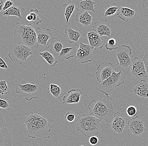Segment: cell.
Instances as JSON below:
<instances>
[{"label": "cell", "instance_id": "1", "mask_svg": "<svg viewBox=\"0 0 148 146\" xmlns=\"http://www.w3.org/2000/svg\"><path fill=\"white\" fill-rule=\"evenodd\" d=\"M49 121L44 115L39 114L33 112L27 114L23 121L24 126L26 127L28 136L32 138H49V134L52 128Z\"/></svg>", "mask_w": 148, "mask_h": 146}, {"label": "cell", "instance_id": "2", "mask_svg": "<svg viewBox=\"0 0 148 146\" xmlns=\"http://www.w3.org/2000/svg\"><path fill=\"white\" fill-rule=\"evenodd\" d=\"M13 41L25 45L36 51L39 44L37 41L36 29L31 24L27 25L16 23L14 29Z\"/></svg>", "mask_w": 148, "mask_h": 146}, {"label": "cell", "instance_id": "3", "mask_svg": "<svg viewBox=\"0 0 148 146\" xmlns=\"http://www.w3.org/2000/svg\"><path fill=\"white\" fill-rule=\"evenodd\" d=\"M112 100V98L109 97H105L97 101L92 100L88 105L89 113L99 119L101 122L104 121L110 123L114 113Z\"/></svg>", "mask_w": 148, "mask_h": 146}, {"label": "cell", "instance_id": "4", "mask_svg": "<svg viewBox=\"0 0 148 146\" xmlns=\"http://www.w3.org/2000/svg\"><path fill=\"white\" fill-rule=\"evenodd\" d=\"M74 122L75 131L80 132L86 137L96 136L99 134L100 121L89 113L79 115Z\"/></svg>", "mask_w": 148, "mask_h": 146}, {"label": "cell", "instance_id": "5", "mask_svg": "<svg viewBox=\"0 0 148 146\" xmlns=\"http://www.w3.org/2000/svg\"><path fill=\"white\" fill-rule=\"evenodd\" d=\"M8 57L13 62L17 61L19 64L26 62L31 55L36 54V51L29 47L12 41L9 44Z\"/></svg>", "mask_w": 148, "mask_h": 146}, {"label": "cell", "instance_id": "6", "mask_svg": "<svg viewBox=\"0 0 148 146\" xmlns=\"http://www.w3.org/2000/svg\"><path fill=\"white\" fill-rule=\"evenodd\" d=\"M125 77L122 71L113 73L110 77L101 84L99 86V91L105 97H109L113 90L125 83Z\"/></svg>", "mask_w": 148, "mask_h": 146}, {"label": "cell", "instance_id": "7", "mask_svg": "<svg viewBox=\"0 0 148 146\" xmlns=\"http://www.w3.org/2000/svg\"><path fill=\"white\" fill-rule=\"evenodd\" d=\"M16 93L19 94L21 98L28 101L38 98L42 93L41 88L38 85L27 84H18L15 86Z\"/></svg>", "mask_w": 148, "mask_h": 146}, {"label": "cell", "instance_id": "8", "mask_svg": "<svg viewBox=\"0 0 148 146\" xmlns=\"http://www.w3.org/2000/svg\"><path fill=\"white\" fill-rule=\"evenodd\" d=\"M116 72L114 65L111 62H101L97 67L95 73L97 81L101 84Z\"/></svg>", "mask_w": 148, "mask_h": 146}, {"label": "cell", "instance_id": "9", "mask_svg": "<svg viewBox=\"0 0 148 146\" xmlns=\"http://www.w3.org/2000/svg\"><path fill=\"white\" fill-rule=\"evenodd\" d=\"M132 52V49L127 45H121L118 47L115 56L118 59L120 66L123 68L130 66L132 61L130 57Z\"/></svg>", "mask_w": 148, "mask_h": 146}, {"label": "cell", "instance_id": "10", "mask_svg": "<svg viewBox=\"0 0 148 146\" xmlns=\"http://www.w3.org/2000/svg\"><path fill=\"white\" fill-rule=\"evenodd\" d=\"M130 74L137 79L147 77L146 67L143 60L138 57L132 59Z\"/></svg>", "mask_w": 148, "mask_h": 146}, {"label": "cell", "instance_id": "11", "mask_svg": "<svg viewBox=\"0 0 148 146\" xmlns=\"http://www.w3.org/2000/svg\"><path fill=\"white\" fill-rule=\"evenodd\" d=\"M76 57L82 64L90 62L93 60L92 49L89 44H84L80 42Z\"/></svg>", "mask_w": 148, "mask_h": 146}, {"label": "cell", "instance_id": "12", "mask_svg": "<svg viewBox=\"0 0 148 146\" xmlns=\"http://www.w3.org/2000/svg\"><path fill=\"white\" fill-rule=\"evenodd\" d=\"M127 126V132L137 136L142 134L145 131L144 121L138 115L128 121Z\"/></svg>", "mask_w": 148, "mask_h": 146}, {"label": "cell", "instance_id": "13", "mask_svg": "<svg viewBox=\"0 0 148 146\" xmlns=\"http://www.w3.org/2000/svg\"><path fill=\"white\" fill-rule=\"evenodd\" d=\"M113 115L111 124L112 130L118 134L123 133L127 126L128 120L119 112H115Z\"/></svg>", "mask_w": 148, "mask_h": 146}, {"label": "cell", "instance_id": "14", "mask_svg": "<svg viewBox=\"0 0 148 146\" xmlns=\"http://www.w3.org/2000/svg\"><path fill=\"white\" fill-rule=\"evenodd\" d=\"M112 27L107 19H100L95 22L92 30L98 33L101 37H111Z\"/></svg>", "mask_w": 148, "mask_h": 146}, {"label": "cell", "instance_id": "15", "mask_svg": "<svg viewBox=\"0 0 148 146\" xmlns=\"http://www.w3.org/2000/svg\"><path fill=\"white\" fill-rule=\"evenodd\" d=\"M83 94L80 89H72L69 90L66 95H63L62 103L63 104H75L79 102L80 97Z\"/></svg>", "mask_w": 148, "mask_h": 146}, {"label": "cell", "instance_id": "16", "mask_svg": "<svg viewBox=\"0 0 148 146\" xmlns=\"http://www.w3.org/2000/svg\"><path fill=\"white\" fill-rule=\"evenodd\" d=\"M87 38L89 44L92 49L98 50L103 47V40L98 33L90 29L87 33Z\"/></svg>", "mask_w": 148, "mask_h": 146}, {"label": "cell", "instance_id": "17", "mask_svg": "<svg viewBox=\"0 0 148 146\" xmlns=\"http://www.w3.org/2000/svg\"><path fill=\"white\" fill-rule=\"evenodd\" d=\"M24 11L25 9L23 7L14 4L8 10L2 11L0 12V18L1 19L5 20L11 16H17L23 20V14Z\"/></svg>", "mask_w": 148, "mask_h": 146}, {"label": "cell", "instance_id": "18", "mask_svg": "<svg viewBox=\"0 0 148 146\" xmlns=\"http://www.w3.org/2000/svg\"><path fill=\"white\" fill-rule=\"evenodd\" d=\"M75 4V9L79 12H95L94 5L96 2L91 0H76L74 1Z\"/></svg>", "mask_w": 148, "mask_h": 146}, {"label": "cell", "instance_id": "19", "mask_svg": "<svg viewBox=\"0 0 148 146\" xmlns=\"http://www.w3.org/2000/svg\"><path fill=\"white\" fill-rule=\"evenodd\" d=\"M36 33L37 41L38 43L43 46L49 45L48 41L51 36V30L49 28L42 29L39 27L35 28Z\"/></svg>", "mask_w": 148, "mask_h": 146}, {"label": "cell", "instance_id": "20", "mask_svg": "<svg viewBox=\"0 0 148 146\" xmlns=\"http://www.w3.org/2000/svg\"><path fill=\"white\" fill-rule=\"evenodd\" d=\"M133 92L142 99H148V81L141 80L133 88Z\"/></svg>", "mask_w": 148, "mask_h": 146}, {"label": "cell", "instance_id": "21", "mask_svg": "<svg viewBox=\"0 0 148 146\" xmlns=\"http://www.w3.org/2000/svg\"><path fill=\"white\" fill-rule=\"evenodd\" d=\"M116 15L119 19L127 23L136 16L137 13L135 10L130 8L121 6Z\"/></svg>", "mask_w": 148, "mask_h": 146}, {"label": "cell", "instance_id": "22", "mask_svg": "<svg viewBox=\"0 0 148 146\" xmlns=\"http://www.w3.org/2000/svg\"><path fill=\"white\" fill-rule=\"evenodd\" d=\"M48 49L51 53L55 57H58L61 51L64 48L63 44L60 42L58 38L55 37L52 38L51 42L48 45Z\"/></svg>", "mask_w": 148, "mask_h": 146}, {"label": "cell", "instance_id": "23", "mask_svg": "<svg viewBox=\"0 0 148 146\" xmlns=\"http://www.w3.org/2000/svg\"><path fill=\"white\" fill-rule=\"evenodd\" d=\"M0 146H12V135L6 127L0 129Z\"/></svg>", "mask_w": 148, "mask_h": 146}, {"label": "cell", "instance_id": "24", "mask_svg": "<svg viewBox=\"0 0 148 146\" xmlns=\"http://www.w3.org/2000/svg\"><path fill=\"white\" fill-rule=\"evenodd\" d=\"M64 32L67 36L68 42L70 43L78 41L82 35V32L79 29H73L67 27L65 29Z\"/></svg>", "mask_w": 148, "mask_h": 146}, {"label": "cell", "instance_id": "25", "mask_svg": "<svg viewBox=\"0 0 148 146\" xmlns=\"http://www.w3.org/2000/svg\"><path fill=\"white\" fill-rule=\"evenodd\" d=\"M75 19L77 22L86 27L89 26L92 23V16L88 12L78 13L75 15Z\"/></svg>", "mask_w": 148, "mask_h": 146}, {"label": "cell", "instance_id": "26", "mask_svg": "<svg viewBox=\"0 0 148 146\" xmlns=\"http://www.w3.org/2000/svg\"><path fill=\"white\" fill-rule=\"evenodd\" d=\"M64 14L65 16L66 23H68L69 19L70 17L73 14L75 9V1H65L64 4H63Z\"/></svg>", "mask_w": 148, "mask_h": 146}, {"label": "cell", "instance_id": "27", "mask_svg": "<svg viewBox=\"0 0 148 146\" xmlns=\"http://www.w3.org/2000/svg\"><path fill=\"white\" fill-rule=\"evenodd\" d=\"M38 10L37 9H31L28 12L26 19L28 22H32L35 25H38L42 23L41 19L38 15Z\"/></svg>", "mask_w": 148, "mask_h": 146}, {"label": "cell", "instance_id": "28", "mask_svg": "<svg viewBox=\"0 0 148 146\" xmlns=\"http://www.w3.org/2000/svg\"><path fill=\"white\" fill-rule=\"evenodd\" d=\"M121 7L120 4L116 3L106 5L103 10V16L105 17H108L117 14Z\"/></svg>", "mask_w": 148, "mask_h": 146}, {"label": "cell", "instance_id": "29", "mask_svg": "<svg viewBox=\"0 0 148 146\" xmlns=\"http://www.w3.org/2000/svg\"><path fill=\"white\" fill-rule=\"evenodd\" d=\"M39 54L41 56L40 58L44 59L51 67H53L57 63V61L55 57L51 53L46 50H42V52L40 53Z\"/></svg>", "mask_w": 148, "mask_h": 146}, {"label": "cell", "instance_id": "30", "mask_svg": "<svg viewBox=\"0 0 148 146\" xmlns=\"http://www.w3.org/2000/svg\"><path fill=\"white\" fill-rule=\"evenodd\" d=\"M51 94L56 98H59L62 92V87L60 85L51 84L49 88Z\"/></svg>", "mask_w": 148, "mask_h": 146}, {"label": "cell", "instance_id": "31", "mask_svg": "<svg viewBox=\"0 0 148 146\" xmlns=\"http://www.w3.org/2000/svg\"><path fill=\"white\" fill-rule=\"evenodd\" d=\"M11 86L7 84L6 80L0 81V98L10 93Z\"/></svg>", "mask_w": 148, "mask_h": 146}, {"label": "cell", "instance_id": "32", "mask_svg": "<svg viewBox=\"0 0 148 146\" xmlns=\"http://www.w3.org/2000/svg\"><path fill=\"white\" fill-rule=\"evenodd\" d=\"M105 48L107 50L110 51L117 50L118 45L116 42V40L113 38H111L108 40V42L105 44Z\"/></svg>", "mask_w": 148, "mask_h": 146}, {"label": "cell", "instance_id": "33", "mask_svg": "<svg viewBox=\"0 0 148 146\" xmlns=\"http://www.w3.org/2000/svg\"><path fill=\"white\" fill-rule=\"evenodd\" d=\"M141 46L145 52H148V29L144 32L140 38Z\"/></svg>", "mask_w": 148, "mask_h": 146}, {"label": "cell", "instance_id": "34", "mask_svg": "<svg viewBox=\"0 0 148 146\" xmlns=\"http://www.w3.org/2000/svg\"><path fill=\"white\" fill-rule=\"evenodd\" d=\"M12 106V101L0 98V108L7 110H11Z\"/></svg>", "mask_w": 148, "mask_h": 146}, {"label": "cell", "instance_id": "35", "mask_svg": "<svg viewBox=\"0 0 148 146\" xmlns=\"http://www.w3.org/2000/svg\"><path fill=\"white\" fill-rule=\"evenodd\" d=\"M73 51H74V49L72 47L64 48L61 51L60 55L57 58L61 59H62V58H64L65 59L66 57L68 56L69 53H71Z\"/></svg>", "mask_w": 148, "mask_h": 146}, {"label": "cell", "instance_id": "36", "mask_svg": "<svg viewBox=\"0 0 148 146\" xmlns=\"http://www.w3.org/2000/svg\"><path fill=\"white\" fill-rule=\"evenodd\" d=\"M127 114L130 117L134 118L137 113V110L136 107L133 105H130L127 107L126 110Z\"/></svg>", "mask_w": 148, "mask_h": 146}, {"label": "cell", "instance_id": "37", "mask_svg": "<svg viewBox=\"0 0 148 146\" xmlns=\"http://www.w3.org/2000/svg\"><path fill=\"white\" fill-rule=\"evenodd\" d=\"M77 118L76 114L73 112H67L65 114V118L69 122H74Z\"/></svg>", "mask_w": 148, "mask_h": 146}, {"label": "cell", "instance_id": "38", "mask_svg": "<svg viewBox=\"0 0 148 146\" xmlns=\"http://www.w3.org/2000/svg\"><path fill=\"white\" fill-rule=\"evenodd\" d=\"M140 58L143 60L145 64L147 72V77L148 79V52H145L144 54L140 55Z\"/></svg>", "mask_w": 148, "mask_h": 146}, {"label": "cell", "instance_id": "39", "mask_svg": "<svg viewBox=\"0 0 148 146\" xmlns=\"http://www.w3.org/2000/svg\"><path fill=\"white\" fill-rule=\"evenodd\" d=\"M14 5V2L12 1H5L3 7L2 11H5L8 10Z\"/></svg>", "mask_w": 148, "mask_h": 146}, {"label": "cell", "instance_id": "40", "mask_svg": "<svg viewBox=\"0 0 148 146\" xmlns=\"http://www.w3.org/2000/svg\"><path fill=\"white\" fill-rule=\"evenodd\" d=\"M6 122L3 114L0 112V129L6 127Z\"/></svg>", "mask_w": 148, "mask_h": 146}, {"label": "cell", "instance_id": "41", "mask_svg": "<svg viewBox=\"0 0 148 146\" xmlns=\"http://www.w3.org/2000/svg\"><path fill=\"white\" fill-rule=\"evenodd\" d=\"M89 142L91 145H96L99 142V138L95 136L90 137L89 139Z\"/></svg>", "mask_w": 148, "mask_h": 146}, {"label": "cell", "instance_id": "42", "mask_svg": "<svg viewBox=\"0 0 148 146\" xmlns=\"http://www.w3.org/2000/svg\"><path fill=\"white\" fill-rule=\"evenodd\" d=\"M8 65L4 61V60L0 57V70L2 69H8Z\"/></svg>", "mask_w": 148, "mask_h": 146}, {"label": "cell", "instance_id": "43", "mask_svg": "<svg viewBox=\"0 0 148 146\" xmlns=\"http://www.w3.org/2000/svg\"><path fill=\"white\" fill-rule=\"evenodd\" d=\"M143 8L148 12V0H144L143 4Z\"/></svg>", "mask_w": 148, "mask_h": 146}, {"label": "cell", "instance_id": "44", "mask_svg": "<svg viewBox=\"0 0 148 146\" xmlns=\"http://www.w3.org/2000/svg\"><path fill=\"white\" fill-rule=\"evenodd\" d=\"M4 0H0V12L2 11L4 3Z\"/></svg>", "mask_w": 148, "mask_h": 146}, {"label": "cell", "instance_id": "45", "mask_svg": "<svg viewBox=\"0 0 148 146\" xmlns=\"http://www.w3.org/2000/svg\"><path fill=\"white\" fill-rule=\"evenodd\" d=\"M83 146V145H82V146Z\"/></svg>", "mask_w": 148, "mask_h": 146}]
</instances>
